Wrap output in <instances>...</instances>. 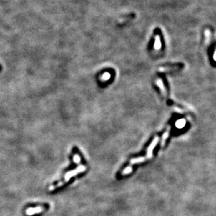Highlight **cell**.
I'll list each match as a JSON object with an SVG mask.
<instances>
[{
  "label": "cell",
  "instance_id": "obj_5",
  "mask_svg": "<svg viewBox=\"0 0 216 216\" xmlns=\"http://www.w3.org/2000/svg\"><path fill=\"white\" fill-rule=\"evenodd\" d=\"M185 121L184 120H178V122H177L176 123V126L178 127L179 128H182V127H184V125H185Z\"/></svg>",
  "mask_w": 216,
  "mask_h": 216
},
{
  "label": "cell",
  "instance_id": "obj_6",
  "mask_svg": "<svg viewBox=\"0 0 216 216\" xmlns=\"http://www.w3.org/2000/svg\"><path fill=\"white\" fill-rule=\"evenodd\" d=\"M154 46H155V48H157V49L161 47V42H160L159 37L158 36H156V41L155 44H154Z\"/></svg>",
  "mask_w": 216,
  "mask_h": 216
},
{
  "label": "cell",
  "instance_id": "obj_4",
  "mask_svg": "<svg viewBox=\"0 0 216 216\" xmlns=\"http://www.w3.org/2000/svg\"><path fill=\"white\" fill-rule=\"evenodd\" d=\"M157 85H158V87H159V89H160V90H161V92H162V95H164L166 97H167V90H166L165 86H164L162 81L161 80H159V79L157 80Z\"/></svg>",
  "mask_w": 216,
  "mask_h": 216
},
{
  "label": "cell",
  "instance_id": "obj_3",
  "mask_svg": "<svg viewBox=\"0 0 216 216\" xmlns=\"http://www.w3.org/2000/svg\"><path fill=\"white\" fill-rule=\"evenodd\" d=\"M157 141H158V138H155V139L153 141V142H152L151 143V145L149 146V148L148 149V154H147V157H146L147 159H149V158H150L152 157V150H153V148L155 147L156 144L157 143Z\"/></svg>",
  "mask_w": 216,
  "mask_h": 216
},
{
  "label": "cell",
  "instance_id": "obj_7",
  "mask_svg": "<svg viewBox=\"0 0 216 216\" xmlns=\"http://www.w3.org/2000/svg\"><path fill=\"white\" fill-rule=\"evenodd\" d=\"M132 170V167H127V168L124 169V171H123V174H129L130 172H131Z\"/></svg>",
  "mask_w": 216,
  "mask_h": 216
},
{
  "label": "cell",
  "instance_id": "obj_2",
  "mask_svg": "<svg viewBox=\"0 0 216 216\" xmlns=\"http://www.w3.org/2000/svg\"><path fill=\"white\" fill-rule=\"evenodd\" d=\"M43 210H44V208L41 207V206H38L36 208H29L26 210V214L27 215L31 216L35 215V214L41 213Z\"/></svg>",
  "mask_w": 216,
  "mask_h": 216
},
{
  "label": "cell",
  "instance_id": "obj_1",
  "mask_svg": "<svg viewBox=\"0 0 216 216\" xmlns=\"http://www.w3.org/2000/svg\"><path fill=\"white\" fill-rule=\"evenodd\" d=\"M85 170V167H83V166H80V167L77 169H75V170L68 172L67 174L65 175V176H64V182H67L68 180H69L71 178H72V177L74 176L75 175L78 174L79 173L82 172V171H83Z\"/></svg>",
  "mask_w": 216,
  "mask_h": 216
},
{
  "label": "cell",
  "instance_id": "obj_8",
  "mask_svg": "<svg viewBox=\"0 0 216 216\" xmlns=\"http://www.w3.org/2000/svg\"><path fill=\"white\" fill-rule=\"evenodd\" d=\"M80 160H81V159H80V157L78 154H75V155L74 156V162L75 163H79L80 162Z\"/></svg>",
  "mask_w": 216,
  "mask_h": 216
}]
</instances>
